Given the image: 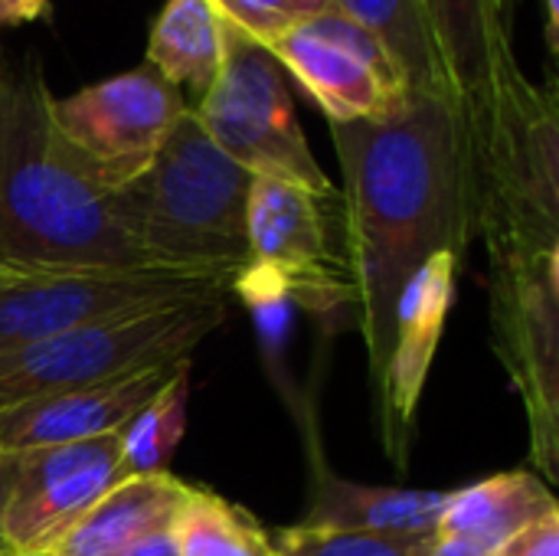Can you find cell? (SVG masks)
Here are the masks:
<instances>
[{
    "mask_svg": "<svg viewBox=\"0 0 559 556\" xmlns=\"http://www.w3.org/2000/svg\"><path fill=\"white\" fill-rule=\"evenodd\" d=\"M226 23L210 0H167L147 39V66L170 85L206 95L226 52Z\"/></svg>",
    "mask_w": 559,
    "mask_h": 556,
    "instance_id": "ffe728a7",
    "label": "cell"
},
{
    "mask_svg": "<svg viewBox=\"0 0 559 556\" xmlns=\"http://www.w3.org/2000/svg\"><path fill=\"white\" fill-rule=\"evenodd\" d=\"M187 397H190V364L180 367L174 380L154 400H147L121 429V475L124 478L167 472L187 433Z\"/></svg>",
    "mask_w": 559,
    "mask_h": 556,
    "instance_id": "7402d4cb",
    "label": "cell"
},
{
    "mask_svg": "<svg viewBox=\"0 0 559 556\" xmlns=\"http://www.w3.org/2000/svg\"><path fill=\"white\" fill-rule=\"evenodd\" d=\"M550 511H559L554 488L537 472L518 469L449 492L436 531L455 534L488 554Z\"/></svg>",
    "mask_w": 559,
    "mask_h": 556,
    "instance_id": "ac0fdd59",
    "label": "cell"
},
{
    "mask_svg": "<svg viewBox=\"0 0 559 556\" xmlns=\"http://www.w3.org/2000/svg\"><path fill=\"white\" fill-rule=\"evenodd\" d=\"M436 33L459 111L481 105L518 69L511 23L498 0H419Z\"/></svg>",
    "mask_w": 559,
    "mask_h": 556,
    "instance_id": "9a60e30c",
    "label": "cell"
},
{
    "mask_svg": "<svg viewBox=\"0 0 559 556\" xmlns=\"http://www.w3.org/2000/svg\"><path fill=\"white\" fill-rule=\"evenodd\" d=\"M449 492L360 485L331 472L311 452V505L301 524L367 534H432L439 528Z\"/></svg>",
    "mask_w": 559,
    "mask_h": 556,
    "instance_id": "2e32d148",
    "label": "cell"
},
{
    "mask_svg": "<svg viewBox=\"0 0 559 556\" xmlns=\"http://www.w3.org/2000/svg\"><path fill=\"white\" fill-rule=\"evenodd\" d=\"M544 29H547V46L550 52L559 49V0H544Z\"/></svg>",
    "mask_w": 559,
    "mask_h": 556,
    "instance_id": "f546056e",
    "label": "cell"
},
{
    "mask_svg": "<svg viewBox=\"0 0 559 556\" xmlns=\"http://www.w3.org/2000/svg\"><path fill=\"white\" fill-rule=\"evenodd\" d=\"M485 556H559V511H550L540 521L527 524L524 531H518Z\"/></svg>",
    "mask_w": 559,
    "mask_h": 556,
    "instance_id": "d4e9b609",
    "label": "cell"
},
{
    "mask_svg": "<svg viewBox=\"0 0 559 556\" xmlns=\"http://www.w3.org/2000/svg\"><path fill=\"white\" fill-rule=\"evenodd\" d=\"M49 10V0H0V29L43 20Z\"/></svg>",
    "mask_w": 559,
    "mask_h": 556,
    "instance_id": "484cf974",
    "label": "cell"
},
{
    "mask_svg": "<svg viewBox=\"0 0 559 556\" xmlns=\"http://www.w3.org/2000/svg\"><path fill=\"white\" fill-rule=\"evenodd\" d=\"M10 556H52V554H10Z\"/></svg>",
    "mask_w": 559,
    "mask_h": 556,
    "instance_id": "d6a6232c",
    "label": "cell"
},
{
    "mask_svg": "<svg viewBox=\"0 0 559 556\" xmlns=\"http://www.w3.org/2000/svg\"><path fill=\"white\" fill-rule=\"evenodd\" d=\"M462 265L465 259H459L455 252H436L406 282L393 311V341L373 393H377L380 442L396 469L409 465L416 413L429 383L432 360L442 344L449 311L459 295L455 288H459Z\"/></svg>",
    "mask_w": 559,
    "mask_h": 556,
    "instance_id": "7c38bea8",
    "label": "cell"
},
{
    "mask_svg": "<svg viewBox=\"0 0 559 556\" xmlns=\"http://www.w3.org/2000/svg\"><path fill=\"white\" fill-rule=\"evenodd\" d=\"M193 115L213 144L252 177L288 180L321 197H337V187L305 141L285 69L265 46L233 26L226 29L219 75Z\"/></svg>",
    "mask_w": 559,
    "mask_h": 556,
    "instance_id": "ba28073f",
    "label": "cell"
},
{
    "mask_svg": "<svg viewBox=\"0 0 559 556\" xmlns=\"http://www.w3.org/2000/svg\"><path fill=\"white\" fill-rule=\"evenodd\" d=\"M187 364H190V357H180L170 364L131 370V374L72 387V390L39 393L33 400L3 406L0 410V449L23 452V449L115 436Z\"/></svg>",
    "mask_w": 559,
    "mask_h": 556,
    "instance_id": "5bb4252c",
    "label": "cell"
},
{
    "mask_svg": "<svg viewBox=\"0 0 559 556\" xmlns=\"http://www.w3.org/2000/svg\"><path fill=\"white\" fill-rule=\"evenodd\" d=\"M491 338L531 429L534 472L559 478V249H488Z\"/></svg>",
    "mask_w": 559,
    "mask_h": 556,
    "instance_id": "52a82bcc",
    "label": "cell"
},
{
    "mask_svg": "<svg viewBox=\"0 0 559 556\" xmlns=\"http://www.w3.org/2000/svg\"><path fill=\"white\" fill-rule=\"evenodd\" d=\"M432 534H367L295 524L275 537L278 556H423Z\"/></svg>",
    "mask_w": 559,
    "mask_h": 556,
    "instance_id": "603a6c76",
    "label": "cell"
},
{
    "mask_svg": "<svg viewBox=\"0 0 559 556\" xmlns=\"http://www.w3.org/2000/svg\"><path fill=\"white\" fill-rule=\"evenodd\" d=\"M151 265L128 190L102 187L52 125L39 62L0 72V269Z\"/></svg>",
    "mask_w": 559,
    "mask_h": 556,
    "instance_id": "7a4b0ae2",
    "label": "cell"
},
{
    "mask_svg": "<svg viewBox=\"0 0 559 556\" xmlns=\"http://www.w3.org/2000/svg\"><path fill=\"white\" fill-rule=\"evenodd\" d=\"M265 49L328 121H367L406 102L383 49L341 10L298 20Z\"/></svg>",
    "mask_w": 559,
    "mask_h": 556,
    "instance_id": "8fae6325",
    "label": "cell"
},
{
    "mask_svg": "<svg viewBox=\"0 0 559 556\" xmlns=\"http://www.w3.org/2000/svg\"><path fill=\"white\" fill-rule=\"evenodd\" d=\"M295 3H298V20H311V16L337 10V0H295Z\"/></svg>",
    "mask_w": 559,
    "mask_h": 556,
    "instance_id": "4dcf8cb0",
    "label": "cell"
},
{
    "mask_svg": "<svg viewBox=\"0 0 559 556\" xmlns=\"http://www.w3.org/2000/svg\"><path fill=\"white\" fill-rule=\"evenodd\" d=\"M344 174L341 213L354 269V324L373 387L386 367L393 311L436 252L465 259L475 200L462 111L452 95H409L367 121H331Z\"/></svg>",
    "mask_w": 559,
    "mask_h": 556,
    "instance_id": "6da1fadb",
    "label": "cell"
},
{
    "mask_svg": "<svg viewBox=\"0 0 559 556\" xmlns=\"http://www.w3.org/2000/svg\"><path fill=\"white\" fill-rule=\"evenodd\" d=\"M236 285L226 272L174 265L0 269V351L138 308L226 298Z\"/></svg>",
    "mask_w": 559,
    "mask_h": 556,
    "instance_id": "8992f818",
    "label": "cell"
},
{
    "mask_svg": "<svg viewBox=\"0 0 559 556\" xmlns=\"http://www.w3.org/2000/svg\"><path fill=\"white\" fill-rule=\"evenodd\" d=\"M187 108L183 92L144 62L75 95H52V125L102 187L124 190L151 167Z\"/></svg>",
    "mask_w": 559,
    "mask_h": 556,
    "instance_id": "30bf717a",
    "label": "cell"
},
{
    "mask_svg": "<svg viewBox=\"0 0 559 556\" xmlns=\"http://www.w3.org/2000/svg\"><path fill=\"white\" fill-rule=\"evenodd\" d=\"M252 180L187 108L151 167L124 187L147 262L226 272L242 282L249 269Z\"/></svg>",
    "mask_w": 559,
    "mask_h": 556,
    "instance_id": "277c9868",
    "label": "cell"
},
{
    "mask_svg": "<svg viewBox=\"0 0 559 556\" xmlns=\"http://www.w3.org/2000/svg\"><path fill=\"white\" fill-rule=\"evenodd\" d=\"M13 465H16V452L0 449V556H10V547L3 541V508H7V495H10V482H13Z\"/></svg>",
    "mask_w": 559,
    "mask_h": 556,
    "instance_id": "f1b7e54d",
    "label": "cell"
},
{
    "mask_svg": "<svg viewBox=\"0 0 559 556\" xmlns=\"http://www.w3.org/2000/svg\"><path fill=\"white\" fill-rule=\"evenodd\" d=\"M226 321V298H190L111 315L33 344L0 351V410L39 393L111 380L193 357Z\"/></svg>",
    "mask_w": 559,
    "mask_h": 556,
    "instance_id": "5b68a950",
    "label": "cell"
},
{
    "mask_svg": "<svg viewBox=\"0 0 559 556\" xmlns=\"http://www.w3.org/2000/svg\"><path fill=\"white\" fill-rule=\"evenodd\" d=\"M121 478V433L16 452L3 508V541L10 554H46L59 534Z\"/></svg>",
    "mask_w": 559,
    "mask_h": 556,
    "instance_id": "4fadbf2b",
    "label": "cell"
},
{
    "mask_svg": "<svg viewBox=\"0 0 559 556\" xmlns=\"http://www.w3.org/2000/svg\"><path fill=\"white\" fill-rule=\"evenodd\" d=\"M187 482L170 472L128 475L92 501L46 551L52 556H118L157 528H167L187 498Z\"/></svg>",
    "mask_w": 559,
    "mask_h": 556,
    "instance_id": "e0dca14e",
    "label": "cell"
},
{
    "mask_svg": "<svg viewBox=\"0 0 559 556\" xmlns=\"http://www.w3.org/2000/svg\"><path fill=\"white\" fill-rule=\"evenodd\" d=\"M210 3L223 16V23H229L233 29H239L259 46H269L288 26L298 23L295 0H210Z\"/></svg>",
    "mask_w": 559,
    "mask_h": 556,
    "instance_id": "cb8c5ba5",
    "label": "cell"
},
{
    "mask_svg": "<svg viewBox=\"0 0 559 556\" xmlns=\"http://www.w3.org/2000/svg\"><path fill=\"white\" fill-rule=\"evenodd\" d=\"M475 239L504 252L559 249L557 82L534 85L518 66L475 108L462 111Z\"/></svg>",
    "mask_w": 559,
    "mask_h": 556,
    "instance_id": "3957f363",
    "label": "cell"
},
{
    "mask_svg": "<svg viewBox=\"0 0 559 556\" xmlns=\"http://www.w3.org/2000/svg\"><path fill=\"white\" fill-rule=\"evenodd\" d=\"M180 556H278L269 531L239 505L210 488H187L170 521Z\"/></svg>",
    "mask_w": 559,
    "mask_h": 556,
    "instance_id": "44dd1931",
    "label": "cell"
},
{
    "mask_svg": "<svg viewBox=\"0 0 559 556\" xmlns=\"http://www.w3.org/2000/svg\"><path fill=\"white\" fill-rule=\"evenodd\" d=\"M337 10L383 49L406 98L452 95L436 33L419 0H337Z\"/></svg>",
    "mask_w": 559,
    "mask_h": 556,
    "instance_id": "d6986e66",
    "label": "cell"
},
{
    "mask_svg": "<svg viewBox=\"0 0 559 556\" xmlns=\"http://www.w3.org/2000/svg\"><path fill=\"white\" fill-rule=\"evenodd\" d=\"M498 7H501L504 20H508V23H514V7H518V0H498Z\"/></svg>",
    "mask_w": 559,
    "mask_h": 556,
    "instance_id": "1f68e13d",
    "label": "cell"
},
{
    "mask_svg": "<svg viewBox=\"0 0 559 556\" xmlns=\"http://www.w3.org/2000/svg\"><path fill=\"white\" fill-rule=\"evenodd\" d=\"M236 292H269L311 311L354 308L341 197L255 177L249 193V269Z\"/></svg>",
    "mask_w": 559,
    "mask_h": 556,
    "instance_id": "9c48e42d",
    "label": "cell"
},
{
    "mask_svg": "<svg viewBox=\"0 0 559 556\" xmlns=\"http://www.w3.org/2000/svg\"><path fill=\"white\" fill-rule=\"evenodd\" d=\"M118 556H180V554H177L174 531H170V524H167V528L151 531L147 537H141L138 544H131L124 554H118Z\"/></svg>",
    "mask_w": 559,
    "mask_h": 556,
    "instance_id": "4316f807",
    "label": "cell"
},
{
    "mask_svg": "<svg viewBox=\"0 0 559 556\" xmlns=\"http://www.w3.org/2000/svg\"><path fill=\"white\" fill-rule=\"evenodd\" d=\"M423 556H485V551H478L475 544L455 537V534H445V531H432L429 544H426V554Z\"/></svg>",
    "mask_w": 559,
    "mask_h": 556,
    "instance_id": "83f0119b",
    "label": "cell"
}]
</instances>
